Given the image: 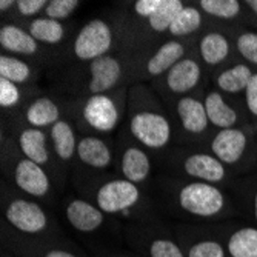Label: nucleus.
Wrapping results in <instances>:
<instances>
[{"label": "nucleus", "mask_w": 257, "mask_h": 257, "mask_svg": "<svg viewBox=\"0 0 257 257\" xmlns=\"http://www.w3.org/2000/svg\"><path fill=\"white\" fill-rule=\"evenodd\" d=\"M196 5L209 22L231 30V33L248 27L246 10L240 0H197Z\"/></svg>", "instance_id": "28"}, {"label": "nucleus", "mask_w": 257, "mask_h": 257, "mask_svg": "<svg viewBox=\"0 0 257 257\" xmlns=\"http://www.w3.org/2000/svg\"><path fill=\"white\" fill-rule=\"evenodd\" d=\"M45 66L37 62L11 56L7 53L0 54V79H7L19 85H37Z\"/></svg>", "instance_id": "31"}, {"label": "nucleus", "mask_w": 257, "mask_h": 257, "mask_svg": "<svg viewBox=\"0 0 257 257\" xmlns=\"http://www.w3.org/2000/svg\"><path fill=\"white\" fill-rule=\"evenodd\" d=\"M255 73L257 71L252 66H249L248 63L239 59H234L211 74V77H209V86L219 89L228 97L243 99L245 91Z\"/></svg>", "instance_id": "27"}, {"label": "nucleus", "mask_w": 257, "mask_h": 257, "mask_svg": "<svg viewBox=\"0 0 257 257\" xmlns=\"http://www.w3.org/2000/svg\"><path fill=\"white\" fill-rule=\"evenodd\" d=\"M25 28L42 46L54 51L63 48L76 33L68 23L57 22L43 16L30 20L25 25Z\"/></svg>", "instance_id": "29"}, {"label": "nucleus", "mask_w": 257, "mask_h": 257, "mask_svg": "<svg viewBox=\"0 0 257 257\" xmlns=\"http://www.w3.org/2000/svg\"><path fill=\"white\" fill-rule=\"evenodd\" d=\"M123 48L137 50L133 20L125 10L109 11L86 20L71 40L57 50V63L53 69L85 65Z\"/></svg>", "instance_id": "3"}, {"label": "nucleus", "mask_w": 257, "mask_h": 257, "mask_svg": "<svg viewBox=\"0 0 257 257\" xmlns=\"http://www.w3.org/2000/svg\"><path fill=\"white\" fill-rule=\"evenodd\" d=\"M42 89L37 85H19L7 79H0V108L2 117L17 114Z\"/></svg>", "instance_id": "33"}, {"label": "nucleus", "mask_w": 257, "mask_h": 257, "mask_svg": "<svg viewBox=\"0 0 257 257\" xmlns=\"http://www.w3.org/2000/svg\"><path fill=\"white\" fill-rule=\"evenodd\" d=\"M0 139H2V180L10 183L19 193L48 205L56 211L63 194L59 191L51 174L19 151L13 134L5 126H2Z\"/></svg>", "instance_id": "7"}, {"label": "nucleus", "mask_w": 257, "mask_h": 257, "mask_svg": "<svg viewBox=\"0 0 257 257\" xmlns=\"http://www.w3.org/2000/svg\"><path fill=\"white\" fill-rule=\"evenodd\" d=\"M174 128V145L205 148L214 128L208 120L203 103V91L183 96L165 103Z\"/></svg>", "instance_id": "13"}, {"label": "nucleus", "mask_w": 257, "mask_h": 257, "mask_svg": "<svg viewBox=\"0 0 257 257\" xmlns=\"http://www.w3.org/2000/svg\"><path fill=\"white\" fill-rule=\"evenodd\" d=\"M112 173L150 193L159 174L157 160L153 153L134 140L125 126H122L114 136Z\"/></svg>", "instance_id": "12"}, {"label": "nucleus", "mask_w": 257, "mask_h": 257, "mask_svg": "<svg viewBox=\"0 0 257 257\" xmlns=\"http://www.w3.org/2000/svg\"><path fill=\"white\" fill-rule=\"evenodd\" d=\"M228 257H257V226L243 219L214 223Z\"/></svg>", "instance_id": "26"}, {"label": "nucleus", "mask_w": 257, "mask_h": 257, "mask_svg": "<svg viewBox=\"0 0 257 257\" xmlns=\"http://www.w3.org/2000/svg\"><path fill=\"white\" fill-rule=\"evenodd\" d=\"M255 142L257 133L248 123L214 131L205 148L239 177L252 171Z\"/></svg>", "instance_id": "14"}, {"label": "nucleus", "mask_w": 257, "mask_h": 257, "mask_svg": "<svg viewBox=\"0 0 257 257\" xmlns=\"http://www.w3.org/2000/svg\"><path fill=\"white\" fill-rule=\"evenodd\" d=\"M2 251L17 257H92L79 243L66 236L59 237H28L2 223Z\"/></svg>", "instance_id": "17"}, {"label": "nucleus", "mask_w": 257, "mask_h": 257, "mask_svg": "<svg viewBox=\"0 0 257 257\" xmlns=\"http://www.w3.org/2000/svg\"><path fill=\"white\" fill-rule=\"evenodd\" d=\"M2 223L28 237L65 236L62 220L48 205L14 190L2 180Z\"/></svg>", "instance_id": "9"}, {"label": "nucleus", "mask_w": 257, "mask_h": 257, "mask_svg": "<svg viewBox=\"0 0 257 257\" xmlns=\"http://www.w3.org/2000/svg\"><path fill=\"white\" fill-rule=\"evenodd\" d=\"M157 170L163 174L211 183L223 188H231L237 177L206 148L179 145L171 147L167 153L157 157Z\"/></svg>", "instance_id": "10"}, {"label": "nucleus", "mask_w": 257, "mask_h": 257, "mask_svg": "<svg viewBox=\"0 0 257 257\" xmlns=\"http://www.w3.org/2000/svg\"><path fill=\"white\" fill-rule=\"evenodd\" d=\"M57 216L76 236L83 239L91 252L123 243V225L103 213L94 203L76 191L65 193L57 209Z\"/></svg>", "instance_id": "6"}, {"label": "nucleus", "mask_w": 257, "mask_h": 257, "mask_svg": "<svg viewBox=\"0 0 257 257\" xmlns=\"http://www.w3.org/2000/svg\"><path fill=\"white\" fill-rule=\"evenodd\" d=\"M123 243L139 257H185L165 219L123 225Z\"/></svg>", "instance_id": "15"}, {"label": "nucleus", "mask_w": 257, "mask_h": 257, "mask_svg": "<svg viewBox=\"0 0 257 257\" xmlns=\"http://www.w3.org/2000/svg\"><path fill=\"white\" fill-rule=\"evenodd\" d=\"M208 85L209 80L203 65L196 54V48L180 62H177L167 74H163L160 79L151 83L153 89L165 103H171L183 96L202 92Z\"/></svg>", "instance_id": "16"}, {"label": "nucleus", "mask_w": 257, "mask_h": 257, "mask_svg": "<svg viewBox=\"0 0 257 257\" xmlns=\"http://www.w3.org/2000/svg\"><path fill=\"white\" fill-rule=\"evenodd\" d=\"M243 106L249 125L257 133V73L254 74L251 83L248 85L243 94Z\"/></svg>", "instance_id": "38"}, {"label": "nucleus", "mask_w": 257, "mask_h": 257, "mask_svg": "<svg viewBox=\"0 0 257 257\" xmlns=\"http://www.w3.org/2000/svg\"><path fill=\"white\" fill-rule=\"evenodd\" d=\"M80 7H82L80 0H50L48 7L45 8L42 16L66 23Z\"/></svg>", "instance_id": "36"}, {"label": "nucleus", "mask_w": 257, "mask_h": 257, "mask_svg": "<svg viewBox=\"0 0 257 257\" xmlns=\"http://www.w3.org/2000/svg\"><path fill=\"white\" fill-rule=\"evenodd\" d=\"M197 37L186 40L167 37L148 51L142 53L136 69V83L151 85L163 74H167L177 62L194 51Z\"/></svg>", "instance_id": "19"}, {"label": "nucleus", "mask_w": 257, "mask_h": 257, "mask_svg": "<svg viewBox=\"0 0 257 257\" xmlns=\"http://www.w3.org/2000/svg\"><path fill=\"white\" fill-rule=\"evenodd\" d=\"M0 257H17V255L10 254V252H7V251H2V252H0Z\"/></svg>", "instance_id": "43"}, {"label": "nucleus", "mask_w": 257, "mask_h": 257, "mask_svg": "<svg viewBox=\"0 0 257 257\" xmlns=\"http://www.w3.org/2000/svg\"><path fill=\"white\" fill-rule=\"evenodd\" d=\"M50 0H17L14 11L7 16L8 22L19 23V25L25 27L27 23L36 17H40L48 7Z\"/></svg>", "instance_id": "35"}, {"label": "nucleus", "mask_w": 257, "mask_h": 257, "mask_svg": "<svg viewBox=\"0 0 257 257\" xmlns=\"http://www.w3.org/2000/svg\"><path fill=\"white\" fill-rule=\"evenodd\" d=\"M68 112V99L56 91L45 92L43 89L34 96L17 114L5 119H13L33 128L50 130L63 119Z\"/></svg>", "instance_id": "23"}, {"label": "nucleus", "mask_w": 257, "mask_h": 257, "mask_svg": "<svg viewBox=\"0 0 257 257\" xmlns=\"http://www.w3.org/2000/svg\"><path fill=\"white\" fill-rule=\"evenodd\" d=\"M142 51L123 48L85 65L53 69L56 92L76 99L112 92L136 83V69Z\"/></svg>", "instance_id": "2"}, {"label": "nucleus", "mask_w": 257, "mask_h": 257, "mask_svg": "<svg viewBox=\"0 0 257 257\" xmlns=\"http://www.w3.org/2000/svg\"><path fill=\"white\" fill-rule=\"evenodd\" d=\"M92 257H139L136 252H133L130 248L125 246V243L122 245H111V246H105L100 249H96L91 252Z\"/></svg>", "instance_id": "39"}, {"label": "nucleus", "mask_w": 257, "mask_h": 257, "mask_svg": "<svg viewBox=\"0 0 257 257\" xmlns=\"http://www.w3.org/2000/svg\"><path fill=\"white\" fill-rule=\"evenodd\" d=\"M208 27H209V20L199 10L196 2H193V4L186 2L183 10L177 14V17L171 23L167 37H170V39H180V40L196 39Z\"/></svg>", "instance_id": "32"}, {"label": "nucleus", "mask_w": 257, "mask_h": 257, "mask_svg": "<svg viewBox=\"0 0 257 257\" xmlns=\"http://www.w3.org/2000/svg\"><path fill=\"white\" fill-rule=\"evenodd\" d=\"M0 48L2 53L37 62L46 69L57 63V51L42 46L25 27L14 22H4L0 27Z\"/></svg>", "instance_id": "21"}, {"label": "nucleus", "mask_w": 257, "mask_h": 257, "mask_svg": "<svg viewBox=\"0 0 257 257\" xmlns=\"http://www.w3.org/2000/svg\"><path fill=\"white\" fill-rule=\"evenodd\" d=\"M196 54L209 80L211 74L219 68L237 59L231 30L209 22V27L197 37Z\"/></svg>", "instance_id": "22"}, {"label": "nucleus", "mask_w": 257, "mask_h": 257, "mask_svg": "<svg viewBox=\"0 0 257 257\" xmlns=\"http://www.w3.org/2000/svg\"><path fill=\"white\" fill-rule=\"evenodd\" d=\"M123 126L134 140L157 157L174 147V128L170 111L148 83L128 88L126 119Z\"/></svg>", "instance_id": "4"}, {"label": "nucleus", "mask_w": 257, "mask_h": 257, "mask_svg": "<svg viewBox=\"0 0 257 257\" xmlns=\"http://www.w3.org/2000/svg\"><path fill=\"white\" fill-rule=\"evenodd\" d=\"M203 103L208 114V120L214 131L249 123L243 106V99L228 97L219 89L208 85L203 91Z\"/></svg>", "instance_id": "25"}, {"label": "nucleus", "mask_w": 257, "mask_h": 257, "mask_svg": "<svg viewBox=\"0 0 257 257\" xmlns=\"http://www.w3.org/2000/svg\"><path fill=\"white\" fill-rule=\"evenodd\" d=\"M114 137L80 134L74 170L71 173L73 191L82 193L97 180L114 174Z\"/></svg>", "instance_id": "11"}, {"label": "nucleus", "mask_w": 257, "mask_h": 257, "mask_svg": "<svg viewBox=\"0 0 257 257\" xmlns=\"http://www.w3.org/2000/svg\"><path fill=\"white\" fill-rule=\"evenodd\" d=\"M160 216L180 223H219L239 217L229 188L159 173L151 190Z\"/></svg>", "instance_id": "1"}, {"label": "nucleus", "mask_w": 257, "mask_h": 257, "mask_svg": "<svg viewBox=\"0 0 257 257\" xmlns=\"http://www.w3.org/2000/svg\"><path fill=\"white\" fill-rule=\"evenodd\" d=\"M66 99V115L74 122L79 134L114 137L125 123L128 88L105 94Z\"/></svg>", "instance_id": "8"}, {"label": "nucleus", "mask_w": 257, "mask_h": 257, "mask_svg": "<svg viewBox=\"0 0 257 257\" xmlns=\"http://www.w3.org/2000/svg\"><path fill=\"white\" fill-rule=\"evenodd\" d=\"M257 171V142H255V153H254V162H252V171Z\"/></svg>", "instance_id": "42"}, {"label": "nucleus", "mask_w": 257, "mask_h": 257, "mask_svg": "<svg viewBox=\"0 0 257 257\" xmlns=\"http://www.w3.org/2000/svg\"><path fill=\"white\" fill-rule=\"evenodd\" d=\"M2 126H5L13 134L19 151L27 159L36 162L37 165L43 167L46 171H48L51 174V177L54 179L59 191L62 194H65L66 193L65 190H68V188L62 182L57 163L54 160L48 130L33 128L25 123H20L17 120L5 119V117H2Z\"/></svg>", "instance_id": "18"}, {"label": "nucleus", "mask_w": 257, "mask_h": 257, "mask_svg": "<svg viewBox=\"0 0 257 257\" xmlns=\"http://www.w3.org/2000/svg\"><path fill=\"white\" fill-rule=\"evenodd\" d=\"M50 144L53 150L54 160L62 177L63 185L69 186L71 182V173L74 170L76 156H77V145H79V131L74 122L65 115L57 123H54L50 130Z\"/></svg>", "instance_id": "24"}, {"label": "nucleus", "mask_w": 257, "mask_h": 257, "mask_svg": "<svg viewBox=\"0 0 257 257\" xmlns=\"http://www.w3.org/2000/svg\"><path fill=\"white\" fill-rule=\"evenodd\" d=\"M185 257H228L214 223H171Z\"/></svg>", "instance_id": "20"}, {"label": "nucleus", "mask_w": 257, "mask_h": 257, "mask_svg": "<svg viewBox=\"0 0 257 257\" xmlns=\"http://www.w3.org/2000/svg\"><path fill=\"white\" fill-rule=\"evenodd\" d=\"M77 194L94 202L103 213L122 225L163 219L150 191L115 174L97 180Z\"/></svg>", "instance_id": "5"}, {"label": "nucleus", "mask_w": 257, "mask_h": 257, "mask_svg": "<svg viewBox=\"0 0 257 257\" xmlns=\"http://www.w3.org/2000/svg\"><path fill=\"white\" fill-rule=\"evenodd\" d=\"M16 2L17 0H2V2H0V14L4 17L10 16L16 8Z\"/></svg>", "instance_id": "41"}, {"label": "nucleus", "mask_w": 257, "mask_h": 257, "mask_svg": "<svg viewBox=\"0 0 257 257\" xmlns=\"http://www.w3.org/2000/svg\"><path fill=\"white\" fill-rule=\"evenodd\" d=\"M243 7L246 10L248 27L257 30V0H245Z\"/></svg>", "instance_id": "40"}, {"label": "nucleus", "mask_w": 257, "mask_h": 257, "mask_svg": "<svg viewBox=\"0 0 257 257\" xmlns=\"http://www.w3.org/2000/svg\"><path fill=\"white\" fill-rule=\"evenodd\" d=\"M163 4L165 0H134L123 10L136 23H142L151 19L163 7Z\"/></svg>", "instance_id": "37"}, {"label": "nucleus", "mask_w": 257, "mask_h": 257, "mask_svg": "<svg viewBox=\"0 0 257 257\" xmlns=\"http://www.w3.org/2000/svg\"><path fill=\"white\" fill-rule=\"evenodd\" d=\"M232 42L237 59L257 71V30L249 27L239 28L232 33Z\"/></svg>", "instance_id": "34"}, {"label": "nucleus", "mask_w": 257, "mask_h": 257, "mask_svg": "<svg viewBox=\"0 0 257 257\" xmlns=\"http://www.w3.org/2000/svg\"><path fill=\"white\" fill-rule=\"evenodd\" d=\"M229 191L234 197L239 219L257 226V171L236 177Z\"/></svg>", "instance_id": "30"}]
</instances>
